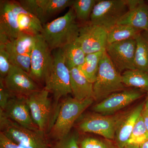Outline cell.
Here are the masks:
<instances>
[{
    "label": "cell",
    "instance_id": "cell-32",
    "mask_svg": "<svg viewBox=\"0 0 148 148\" xmlns=\"http://www.w3.org/2000/svg\"><path fill=\"white\" fill-rule=\"evenodd\" d=\"M12 95L8 90L6 89L2 79L0 78V109L3 110L5 109L9 100Z\"/></svg>",
    "mask_w": 148,
    "mask_h": 148
},
{
    "label": "cell",
    "instance_id": "cell-5",
    "mask_svg": "<svg viewBox=\"0 0 148 148\" xmlns=\"http://www.w3.org/2000/svg\"><path fill=\"white\" fill-rule=\"evenodd\" d=\"M0 129L9 140L21 148H47L44 133L28 129L8 118L0 109Z\"/></svg>",
    "mask_w": 148,
    "mask_h": 148
},
{
    "label": "cell",
    "instance_id": "cell-35",
    "mask_svg": "<svg viewBox=\"0 0 148 148\" xmlns=\"http://www.w3.org/2000/svg\"><path fill=\"white\" fill-rule=\"evenodd\" d=\"M123 148H140V146L132 144H127Z\"/></svg>",
    "mask_w": 148,
    "mask_h": 148
},
{
    "label": "cell",
    "instance_id": "cell-11",
    "mask_svg": "<svg viewBox=\"0 0 148 148\" xmlns=\"http://www.w3.org/2000/svg\"><path fill=\"white\" fill-rule=\"evenodd\" d=\"M136 47L135 39L107 44L106 53L120 73L136 69L135 65Z\"/></svg>",
    "mask_w": 148,
    "mask_h": 148
},
{
    "label": "cell",
    "instance_id": "cell-2",
    "mask_svg": "<svg viewBox=\"0 0 148 148\" xmlns=\"http://www.w3.org/2000/svg\"><path fill=\"white\" fill-rule=\"evenodd\" d=\"M75 12L70 8L64 15L43 25L40 34L51 50L62 49L77 39L80 29Z\"/></svg>",
    "mask_w": 148,
    "mask_h": 148
},
{
    "label": "cell",
    "instance_id": "cell-28",
    "mask_svg": "<svg viewBox=\"0 0 148 148\" xmlns=\"http://www.w3.org/2000/svg\"><path fill=\"white\" fill-rule=\"evenodd\" d=\"M9 54L12 65L20 68L29 75L31 71V53L17 54L9 53Z\"/></svg>",
    "mask_w": 148,
    "mask_h": 148
},
{
    "label": "cell",
    "instance_id": "cell-16",
    "mask_svg": "<svg viewBox=\"0 0 148 148\" xmlns=\"http://www.w3.org/2000/svg\"><path fill=\"white\" fill-rule=\"evenodd\" d=\"M3 111L6 116L18 124L33 131L41 132L32 119L25 98L12 95Z\"/></svg>",
    "mask_w": 148,
    "mask_h": 148
},
{
    "label": "cell",
    "instance_id": "cell-38",
    "mask_svg": "<svg viewBox=\"0 0 148 148\" xmlns=\"http://www.w3.org/2000/svg\"></svg>",
    "mask_w": 148,
    "mask_h": 148
},
{
    "label": "cell",
    "instance_id": "cell-6",
    "mask_svg": "<svg viewBox=\"0 0 148 148\" xmlns=\"http://www.w3.org/2000/svg\"><path fill=\"white\" fill-rule=\"evenodd\" d=\"M52 68L45 83L44 88L51 93L57 105L61 98L71 93L70 71L65 63L62 49H56L52 53Z\"/></svg>",
    "mask_w": 148,
    "mask_h": 148
},
{
    "label": "cell",
    "instance_id": "cell-37",
    "mask_svg": "<svg viewBox=\"0 0 148 148\" xmlns=\"http://www.w3.org/2000/svg\"><path fill=\"white\" fill-rule=\"evenodd\" d=\"M148 97L147 98V101H146V103L145 104V106L144 108H145L146 109H148V92H147Z\"/></svg>",
    "mask_w": 148,
    "mask_h": 148
},
{
    "label": "cell",
    "instance_id": "cell-21",
    "mask_svg": "<svg viewBox=\"0 0 148 148\" xmlns=\"http://www.w3.org/2000/svg\"><path fill=\"white\" fill-rule=\"evenodd\" d=\"M135 39L136 42L135 68L148 73V32L142 31Z\"/></svg>",
    "mask_w": 148,
    "mask_h": 148
},
{
    "label": "cell",
    "instance_id": "cell-29",
    "mask_svg": "<svg viewBox=\"0 0 148 148\" xmlns=\"http://www.w3.org/2000/svg\"><path fill=\"white\" fill-rule=\"evenodd\" d=\"M12 64L10 55L6 49L4 45L0 44V75L1 78L6 76L10 70Z\"/></svg>",
    "mask_w": 148,
    "mask_h": 148
},
{
    "label": "cell",
    "instance_id": "cell-22",
    "mask_svg": "<svg viewBox=\"0 0 148 148\" xmlns=\"http://www.w3.org/2000/svg\"><path fill=\"white\" fill-rule=\"evenodd\" d=\"M65 63L69 70L84 63L86 54L77 39L62 48Z\"/></svg>",
    "mask_w": 148,
    "mask_h": 148
},
{
    "label": "cell",
    "instance_id": "cell-36",
    "mask_svg": "<svg viewBox=\"0 0 148 148\" xmlns=\"http://www.w3.org/2000/svg\"><path fill=\"white\" fill-rule=\"evenodd\" d=\"M140 148H148V140L140 146Z\"/></svg>",
    "mask_w": 148,
    "mask_h": 148
},
{
    "label": "cell",
    "instance_id": "cell-24",
    "mask_svg": "<svg viewBox=\"0 0 148 148\" xmlns=\"http://www.w3.org/2000/svg\"><path fill=\"white\" fill-rule=\"evenodd\" d=\"M105 51L86 54L84 63L77 67L82 73L92 83L97 79L100 61Z\"/></svg>",
    "mask_w": 148,
    "mask_h": 148
},
{
    "label": "cell",
    "instance_id": "cell-23",
    "mask_svg": "<svg viewBox=\"0 0 148 148\" xmlns=\"http://www.w3.org/2000/svg\"><path fill=\"white\" fill-rule=\"evenodd\" d=\"M121 78L125 86L148 92V73L137 69L127 70L121 74Z\"/></svg>",
    "mask_w": 148,
    "mask_h": 148
},
{
    "label": "cell",
    "instance_id": "cell-15",
    "mask_svg": "<svg viewBox=\"0 0 148 148\" xmlns=\"http://www.w3.org/2000/svg\"><path fill=\"white\" fill-rule=\"evenodd\" d=\"M18 1L43 24L58 12L67 8L71 7L74 0H23Z\"/></svg>",
    "mask_w": 148,
    "mask_h": 148
},
{
    "label": "cell",
    "instance_id": "cell-9",
    "mask_svg": "<svg viewBox=\"0 0 148 148\" xmlns=\"http://www.w3.org/2000/svg\"><path fill=\"white\" fill-rule=\"evenodd\" d=\"M125 114L116 115L91 114L86 116L79 123V128L83 133H95L108 140H114L117 128Z\"/></svg>",
    "mask_w": 148,
    "mask_h": 148
},
{
    "label": "cell",
    "instance_id": "cell-26",
    "mask_svg": "<svg viewBox=\"0 0 148 148\" xmlns=\"http://www.w3.org/2000/svg\"><path fill=\"white\" fill-rule=\"evenodd\" d=\"M98 0H74L71 8L75 12L77 20L82 24L90 21V16L94 6Z\"/></svg>",
    "mask_w": 148,
    "mask_h": 148
},
{
    "label": "cell",
    "instance_id": "cell-4",
    "mask_svg": "<svg viewBox=\"0 0 148 148\" xmlns=\"http://www.w3.org/2000/svg\"><path fill=\"white\" fill-rule=\"evenodd\" d=\"M121 75L105 51L100 61L97 79L93 83V98L102 101L109 95L125 90Z\"/></svg>",
    "mask_w": 148,
    "mask_h": 148
},
{
    "label": "cell",
    "instance_id": "cell-17",
    "mask_svg": "<svg viewBox=\"0 0 148 148\" xmlns=\"http://www.w3.org/2000/svg\"><path fill=\"white\" fill-rule=\"evenodd\" d=\"M128 10L117 24L148 32V4L142 0H126Z\"/></svg>",
    "mask_w": 148,
    "mask_h": 148
},
{
    "label": "cell",
    "instance_id": "cell-30",
    "mask_svg": "<svg viewBox=\"0 0 148 148\" xmlns=\"http://www.w3.org/2000/svg\"><path fill=\"white\" fill-rule=\"evenodd\" d=\"M54 148H80L76 135H68L66 138L58 141Z\"/></svg>",
    "mask_w": 148,
    "mask_h": 148
},
{
    "label": "cell",
    "instance_id": "cell-12",
    "mask_svg": "<svg viewBox=\"0 0 148 148\" xmlns=\"http://www.w3.org/2000/svg\"><path fill=\"white\" fill-rule=\"evenodd\" d=\"M49 93L44 88L25 98L33 120L40 131L43 133L50 121L52 112Z\"/></svg>",
    "mask_w": 148,
    "mask_h": 148
},
{
    "label": "cell",
    "instance_id": "cell-18",
    "mask_svg": "<svg viewBox=\"0 0 148 148\" xmlns=\"http://www.w3.org/2000/svg\"><path fill=\"white\" fill-rule=\"evenodd\" d=\"M145 103H141L133 110L125 114L120 122L115 135L117 148H123L127 145L135 123L142 113Z\"/></svg>",
    "mask_w": 148,
    "mask_h": 148
},
{
    "label": "cell",
    "instance_id": "cell-25",
    "mask_svg": "<svg viewBox=\"0 0 148 148\" xmlns=\"http://www.w3.org/2000/svg\"><path fill=\"white\" fill-rule=\"evenodd\" d=\"M141 32L127 25L116 24L107 31L108 44L135 39Z\"/></svg>",
    "mask_w": 148,
    "mask_h": 148
},
{
    "label": "cell",
    "instance_id": "cell-8",
    "mask_svg": "<svg viewBox=\"0 0 148 148\" xmlns=\"http://www.w3.org/2000/svg\"><path fill=\"white\" fill-rule=\"evenodd\" d=\"M47 44L40 34L31 53V71L29 75L37 83L44 85L53 63V56Z\"/></svg>",
    "mask_w": 148,
    "mask_h": 148
},
{
    "label": "cell",
    "instance_id": "cell-1",
    "mask_svg": "<svg viewBox=\"0 0 148 148\" xmlns=\"http://www.w3.org/2000/svg\"><path fill=\"white\" fill-rule=\"evenodd\" d=\"M0 3L1 44L5 45L21 33L34 36L41 34V21L18 1H1Z\"/></svg>",
    "mask_w": 148,
    "mask_h": 148
},
{
    "label": "cell",
    "instance_id": "cell-31",
    "mask_svg": "<svg viewBox=\"0 0 148 148\" xmlns=\"http://www.w3.org/2000/svg\"><path fill=\"white\" fill-rule=\"evenodd\" d=\"M81 148H110L106 143L95 138H88L83 140Z\"/></svg>",
    "mask_w": 148,
    "mask_h": 148
},
{
    "label": "cell",
    "instance_id": "cell-20",
    "mask_svg": "<svg viewBox=\"0 0 148 148\" xmlns=\"http://www.w3.org/2000/svg\"><path fill=\"white\" fill-rule=\"evenodd\" d=\"M36 36L21 33L15 39L4 45L6 49L9 53L17 54L32 53Z\"/></svg>",
    "mask_w": 148,
    "mask_h": 148
},
{
    "label": "cell",
    "instance_id": "cell-33",
    "mask_svg": "<svg viewBox=\"0 0 148 148\" xmlns=\"http://www.w3.org/2000/svg\"><path fill=\"white\" fill-rule=\"evenodd\" d=\"M0 148H21L0 132Z\"/></svg>",
    "mask_w": 148,
    "mask_h": 148
},
{
    "label": "cell",
    "instance_id": "cell-3",
    "mask_svg": "<svg viewBox=\"0 0 148 148\" xmlns=\"http://www.w3.org/2000/svg\"><path fill=\"white\" fill-rule=\"evenodd\" d=\"M94 101L92 97L82 101L71 97L66 98L51 124L49 132L50 138L59 141L67 137L76 121Z\"/></svg>",
    "mask_w": 148,
    "mask_h": 148
},
{
    "label": "cell",
    "instance_id": "cell-7",
    "mask_svg": "<svg viewBox=\"0 0 148 148\" xmlns=\"http://www.w3.org/2000/svg\"><path fill=\"white\" fill-rule=\"evenodd\" d=\"M128 10L126 0H100L93 8L90 21L108 31Z\"/></svg>",
    "mask_w": 148,
    "mask_h": 148
},
{
    "label": "cell",
    "instance_id": "cell-10",
    "mask_svg": "<svg viewBox=\"0 0 148 148\" xmlns=\"http://www.w3.org/2000/svg\"><path fill=\"white\" fill-rule=\"evenodd\" d=\"M2 79L6 89L11 95L16 97L26 98L41 89L29 74L13 65L6 76Z\"/></svg>",
    "mask_w": 148,
    "mask_h": 148
},
{
    "label": "cell",
    "instance_id": "cell-27",
    "mask_svg": "<svg viewBox=\"0 0 148 148\" xmlns=\"http://www.w3.org/2000/svg\"><path fill=\"white\" fill-rule=\"evenodd\" d=\"M148 140V131L142 114L135 123L127 144L141 146Z\"/></svg>",
    "mask_w": 148,
    "mask_h": 148
},
{
    "label": "cell",
    "instance_id": "cell-14",
    "mask_svg": "<svg viewBox=\"0 0 148 148\" xmlns=\"http://www.w3.org/2000/svg\"><path fill=\"white\" fill-rule=\"evenodd\" d=\"M77 40L86 55L100 52L106 50L107 32L102 27L88 22L80 27Z\"/></svg>",
    "mask_w": 148,
    "mask_h": 148
},
{
    "label": "cell",
    "instance_id": "cell-13",
    "mask_svg": "<svg viewBox=\"0 0 148 148\" xmlns=\"http://www.w3.org/2000/svg\"><path fill=\"white\" fill-rule=\"evenodd\" d=\"M144 92L136 88L115 92L93 106L92 110L103 115H112L143 97Z\"/></svg>",
    "mask_w": 148,
    "mask_h": 148
},
{
    "label": "cell",
    "instance_id": "cell-34",
    "mask_svg": "<svg viewBox=\"0 0 148 148\" xmlns=\"http://www.w3.org/2000/svg\"><path fill=\"white\" fill-rule=\"evenodd\" d=\"M142 115L144 120L145 125L148 131V109L144 108L142 112Z\"/></svg>",
    "mask_w": 148,
    "mask_h": 148
},
{
    "label": "cell",
    "instance_id": "cell-19",
    "mask_svg": "<svg viewBox=\"0 0 148 148\" xmlns=\"http://www.w3.org/2000/svg\"><path fill=\"white\" fill-rule=\"evenodd\" d=\"M70 71L71 88L73 98L79 101L93 98V84L85 77L77 67Z\"/></svg>",
    "mask_w": 148,
    "mask_h": 148
}]
</instances>
